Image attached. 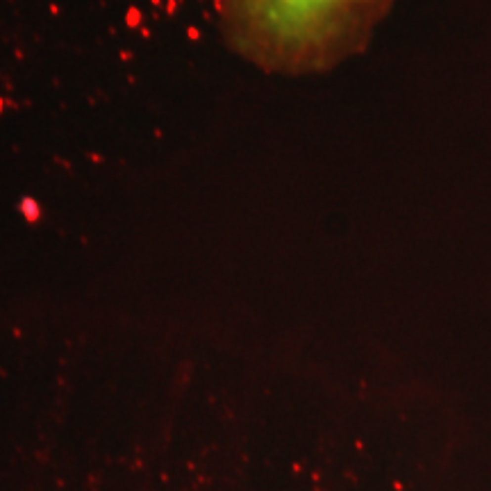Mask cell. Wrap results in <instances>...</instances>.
<instances>
[{"label":"cell","mask_w":491,"mask_h":491,"mask_svg":"<svg viewBox=\"0 0 491 491\" xmlns=\"http://www.w3.org/2000/svg\"><path fill=\"white\" fill-rule=\"evenodd\" d=\"M396 0H216L227 45L280 75L323 73L366 48Z\"/></svg>","instance_id":"cell-1"}]
</instances>
